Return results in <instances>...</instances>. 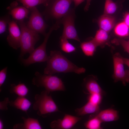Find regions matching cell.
<instances>
[{
    "instance_id": "cell-9",
    "label": "cell",
    "mask_w": 129,
    "mask_h": 129,
    "mask_svg": "<svg viewBox=\"0 0 129 129\" xmlns=\"http://www.w3.org/2000/svg\"><path fill=\"white\" fill-rule=\"evenodd\" d=\"M29 9L31 13L27 26L32 31L44 36L46 33L45 31L47 26L42 15L36 7Z\"/></svg>"
},
{
    "instance_id": "cell-33",
    "label": "cell",
    "mask_w": 129,
    "mask_h": 129,
    "mask_svg": "<svg viewBox=\"0 0 129 129\" xmlns=\"http://www.w3.org/2000/svg\"><path fill=\"white\" fill-rule=\"evenodd\" d=\"M85 0H73L75 8H76L80 4L83 2Z\"/></svg>"
},
{
    "instance_id": "cell-39",
    "label": "cell",
    "mask_w": 129,
    "mask_h": 129,
    "mask_svg": "<svg viewBox=\"0 0 129 129\" xmlns=\"http://www.w3.org/2000/svg\"></svg>"
},
{
    "instance_id": "cell-11",
    "label": "cell",
    "mask_w": 129,
    "mask_h": 129,
    "mask_svg": "<svg viewBox=\"0 0 129 129\" xmlns=\"http://www.w3.org/2000/svg\"><path fill=\"white\" fill-rule=\"evenodd\" d=\"M81 119V118L66 114L62 119L52 121L50 125L53 129H69L72 128Z\"/></svg>"
},
{
    "instance_id": "cell-8",
    "label": "cell",
    "mask_w": 129,
    "mask_h": 129,
    "mask_svg": "<svg viewBox=\"0 0 129 129\" xmlns=\"http://www.w3.org/2000/svg\"><path fill=\"white\" fill-rule=\"evenodd\" d=\"M113 73L112 77L115 82L121 81L124 86L129 82V70L124 68L122 57L118 53L113 56Z\"/></svg>"
},
{
    "instance_id": "cell-10",
    "label": "cell",
    "mask_w": 129,
    "mask_h": 129,
    "mask_svg": "<svg viewBox=\"0 0 129 129\" xmlns=\"http://www.w3.org/2000/svg\"><path fill=\"white\" fill-rule=\"evenodd\" d=\"M9 34L7 41L9 45L15 49L20 47L21 32L20 27L14 20L9 23Z\"/></svg>"
},
{
    "instance_id": "cell-25",
    "label": "cell",
    "mask_w": 129,
    "mask_h": 129,
    "mask_svg": "<svg viewBox=\"0 0 129 129\" xmlns=\"http://www.w3.org/2000/svg\"><path fill=\"white\" fill-rule=\"evenodd\" d=\"M118 4L112 0H105L104 13V14L111 15L114 13L118 8Z\"/></svg>"
},
{
    "instance_id": "cell-36",
    "label": "cell",
    "mask_w": 129,
    "mask_h": 129,
    "mask_svg": "<svg viewBox=\"0 0 129 129\" xmlns=\"http://www.w3.org/2000/svg\"><path fill=\"white\" fill-rule=\"evenodd\" d=\"M4 125L3 123L2 120L0 119V129H2L3 128Z\"/></svg>"
},
{
    "instance_id": "cell-30",
    "label": "cell",
    "mask_w": 129,
    "mask_h": 129,
    "mask_svg": "<svg viewBox=\"0 0 129 129\" xmlns=\"http://www.w3.org/2000/svg\"><path fill=\"white\" fill-rule=\"evenodd\" d=\"M7 69V67H6L1 70L0 71V89H1V87L6 78Z\"/></svg>"
},
{
    "instance_id": "cell-1",
    "label": "cell",
    "mask_w": 129,
    "mask_h": 129,
    "mask_svg": "<svg viewBox=\"0 0 129 129\" xmlns=\"http://www.w3.org/2000/svg\"><path fill=\"white\" fill-rule=\"evenodd\" d=\"M47 62V66L44 71V74L46 75L72 72L80 74L86 71L84 68L78 67L73 64L59 51H51Z\"/></svg>"
},
{
    "instance_id": "cell-29",
    "label": "cell",
    "mask_w": 129,
    "mask_h": 129,
    "mask_svg": "<svg viewBox=\"0 0 129 129\" xmlns=\"http://www.w3.org/2000/svg\"><path fill=\"white\" fill-rule=\"evenodd\" d=\"M1 17L0 20V34L5 32L7 25L11 21L8 16Z\"/></svg>"
},
{
    "instance_id": "cell-17",
    "label": "cell",
    "mask_w": 129,
    "mask_h": 129,
    "mask_svg": "<svg viewBox=\"0 0 129 129\" xmlns=\"http://www.w3.org/2000/svg\"><path fill=\"white\" fill-rule=\"evenodd\" d=\"M99 105L88 101L83 107L76 109L75 111L78 116H83L89 114H96L100 111Z\"/></svg>"
},
{
    "instance_id": "cell-37",
    "label": "cell",
    "mask_w": 129,
    "mask_h": 129,
    "mask_svg": "<svg viewBox=\"0 0 129 129\" xmlns=\"http://www.w3.org/2000/svg\"><path fill=\"white\" fill-rule=\"evenodd\" d=\"M124 0H120L121 2H122L124 1Z\"/></svg>"
},
{
    "instance_id": "cell-7",
    "label": "cell",
    "mask_w": 129,
    "mask_h": 129,
    "mask_svg": "<svg viewBox=\"0 0 129 129\" xmlns=\"http://www.w3.org/2000/svg\"><path fill=\"white\" fill-rule=\"evenodd\" d=\"M75 15L74 9L70 8L66 13L60 19L61 24L64 26L60 37L68 39H73L80 42L75 25Z\"/></svg>"
},
{
    "instance_id": "cell-5",
    "label": "cell",
    "mask_w": 129,
    "mask_h": 129,
    "mask_svg": "<svg viewBox=\"0 0 129 129\" xmlns=\"http://www.w3.org/2000/svg\"><path fill=\"white\" fill-rule=\"evenodd\" d=\"M49 93L45 90L35 95L33 108L38 115L45 117L51 113L59 111L56 105Z\"/></svg>"
},
{
    "instance_id": "cell-27",
    "label": "cell",
    "mask_w": 129,
    "mask_h": 129,
    "mask_svg": "<svg viewBox=\"0 0 129 129\" xmlns=\"http://www.w3.org/2000/svg\"><path fill=\"white\" fill-rule=\"evenodd\" d=\"M112 42L116 44L120 45L124 51L129 54V42L122 38H115Z\"/></svg>"
},
{
    "instance_id": "cell-16",
    "label": "cell",
    "mask_w": 129,
    "mask_h": 129,
    "mask_svg": "<svg viewBox=\"0 0 129 129\" xmlns=\"http://www.w3.org/2000/svg\"><path fill=\"white\" fill-rule=\"evenodd\" d=\"M31 103L25 97L18 96L14 101H10L11 106L24 112L26 114L30 108Z\"/></svg>"
},
{
    "instance_id": "cell-22",
    "label": "cell",
    "mask_w": 129,
    "mask_h": 129,
    "mask_svg": "<svg viewBox=\"0 0 129 129\" xmlns=\"http://www.w3.org/2000/svg\"><path fill=\"white\" fill-rule=\"evenodd\" d=\"M114 31L116 35L121 38L126 37L129 36V27L123 21L116 26Z\"/></svg>"
},
{
    "instance_id": "cell-24",
    "label": "cell",
    "mask_w": 129,
    "mask_h": 129,
    "mask_svg": "<svg viewBox=\"0 0 129 129\" xmlns=\"http://www.w3.org/2000/svg\"><path fill=\"white\" fill-rule=\"evenodd\" d=\"M60 39V46L61 50L67 53L75 51L76 48L68 42L67 39L61 37Z\"/></svg>"
},
{
    "instance_id": "cell-28",
    "label": "cell",
    "mask_w": 129,
    "mask_h": 129,
    "mask_svg": "<svg viewBox=\"0 0 129 129\" xmlns=\"http://www.w3.org/2000/svg\"><path fill=\"white\" fill-rule=\"evenodd\" d=\"M102 95L98 93L90 94L88 99V101L92 103L99 105L102 100Z\"/></svg>"
},
{
    "instance_id": "cell-32",
    "label": "cell",
    "mask_w": 129,
    "mask_h": 129,
    "mask_svg": "<svg viewBox=\"0 0 129 129\" xmlns=\"http://www.w3.org/2000/svg\"><path fill=\"white\" fill-rule=\"evenodd\" d=\"M123 21L129 27V12L124 15Z\"/></svg>"
},
{
    "instance_id": "cell-38",
    "label": "cell",
    "mask_w": 129,
    "mask_h": 129,
    "mask_svg": "<svg viewBox=\"0 0 129 129\" xmlns=\"http://www.w3.org/2000/svg\"><path fill=\"white\" fill-rule=\"evenodd\" d=\"M128 41L129 42V40Z\"/></svg>"
},
{
    "instance_id": "cell-23",
    "label": "cell",
    "mask_w": 129,
    "mask_h": 129,
    "mask_svg": "<svg viewBox=\"0 0 129 129\" xmlns=\"http://www.w3.org/2000/svg\"><path fill=\"white\" fill-rule=\"evenodd\" d=\"M102 122L98 118L92 115L89 120L86 122L85 126L86 128L89 129H101V124Z\"/></svg>"
},
{
    "instance_id": "cell-15",
    "label": "cell",
    "mask_w": 129,
    "mask_h": 129,
    "mask_svg": "<svg viewBox=\"0 0 129 129\" xmlns=\"http://www.w3.org/2000/svg\"><path fill=\"white\" fill-rule=\"evenodd\" d=\"M22 118L23 121V123H19L15 124L14 129H42V128L38 120L29 117L26 118L23 117Z\"/></svg>"
},
{
    "instance_id": "cell-21",
    "label": "cell",
    "mask_w": 129,
    "mask_h": 129,
    "mask_svg": "<svg viewBox=\"0 0 129 129\" xmlns=\"http://www.w3.org/2000/svg\"><path fill=\"white\" fill-rule=\"evenodd\" d=\"M28 89L23 83H20L17 85L11 84L10 90V92L12 94L15 93L19 96L25 97L27 94Z\"/></svg>"
},
{
    "instance_id": "cell-35",
    "label": "cell",
    "mask_w": 129,
    "mask_h": 129,
    "mask_svg": "<svg viewBox=\"0 0 129 129\" xmlns=\"http://www.w3.org/2000/svg\"><path fill=\"white\" fill-rule=\"evenodd\" d=\"M122 59L124 64L129 67V59L122 57Z\"/></svg>"
},
{
    "instance_id": "cell-6",
    "label": "cell",
    "mask_w": 129,
    "mask_h": 129,
    "mask_svg": "<svg viewBox=\"0 0 129 129\" xmlns=\"http://www.w3.org/2000/svg\"><path fill=\"white\" fill-rule=\"evenodd\" d=\"M32 84L37 87H43L49 93L56 91H63L65 88L62 80L55 75H43L36 71L32 81Z\"/></svg>"
},
{
    "instance_id": "cell-20",
    "label": "cell",
    "mask_w": 129,
    "mask_h": 129,
    "mask_svg": "<svg viewBox=\"0 0 129 129\" xmlns=\"http://www.w3.org/2000/svg\"><path fill=\"white\" fill-rule=\"evenodd\" d=\"M80 46L84 54L87 56H93L98 47L92 39L82 42Z\"/></svg>"
},
{
    "instance_id": "cell-19",
    "label": "cell",
    "mask_w": 129,
    "mask_h": 129,
    "mask_svg": "<svg viewBox=\"0 0 129 129\" xmlns=\"http://www.w3.org/2000/svg\"><path fill=\"white\" fill-rule=\"evenodd\" d=\"M109 36L108 32L99 29L96 32L92 40L98 46L104 47L106 45H109Z\"/></svg>"
},
{
    "instance_id": "cell-12",
    "label": "cell",
    "mask_w": 129,
    "mask_h": 129,
    "mask_svg": "<svg viewBox=\"0 0 129 129\" xmlns=\"http://www.w3.org/2000/svg\"><path fill=\"white\" fill-rule=\"evenodd\" d=\"M97 77L89 75L86 77L83 80V84L85 88L90 94L98 93L102 95L104 92L97 82Z\"/></svg>"
},
{
    "instance_id": "cell-14",
    "label": "cell",
    "mask_w": 129,
    "mask_h": 129,
    "mask_svg": "<svg viewBox=\"0 0 129 129\" xmlns=\"http://www.w3.org/2000/svg\"><path fill=\"white\" fill-rule=\"evenodd\" d=\"M93 115L102 122H110L117 120L119 118L118 112L112 109H108L99 112Z\"/></svg>"
},
{
    "instance_id": "cell-18",
    "label": "cell",
    "mask_w": 129,
    "mask_h": 129,
    "mask_svg": "<svg viewBox=\"0 0 129 129\" xmlns=\"http://www.w3.org/2000/svg\"><path fill=\"white\" fill-rule=\"evenodd\" d=\"M29 9L24 6L15 7L10 11L9 14L14 19L19 21H23L27 18Z\"/></svg>"
},
{
    "instance_id": "cell-13",
    "label": "cell",
    "mask_w": 129,
    "mask_h": 129,
    "mask_svg": "<svg viewBox=\"0 0 129 129\" xmlns=\"http://www.w3.org/2000/svg\"><path fill=\"white\" fill-rule=\"evenodd\" d=\"M115 23V19L114 17L104 14L100 16L97 20L100 29L108 33L113 28Z\"/></svg>"
},
{
    "instance_id": "cell-3",
    "label": "cell",
    "mask_w": 129,
    "mask_h": 129,
    "mask_svg": "<svg viewBox=\"0 0 129 129\" xmlns=\"http://www.w3.org/2000/svg\"><path fill=\"white\" fill-rule=\"evenodd\" d=\"M61 24L59 20L56 21L55 23L51 27L48 32L44 36V41L41 44L35 49L27 58L22 59V62L24 65L27 66L34 63L47 61L49 57L46 50L48 41L52 32L59 28Z\"/></svg>"
},
{
    "instance_id": "cell-4",
    "label": "cell",
    "mask_w": 129,
    "mask_h": 129,
    "mask_svg": "<svg viewBox=\"0 0 129 129\" xmlns=\"http://www.w3.org/2000/svg\"><path fill=\"white\" fill-rule=\"evenodd\" d=\"M18 24L21 32L20 56L22 58L26 54L32 53L40 37L38 33L27 27L24 21H19Z\"/></svg>"
},
{
    "instance_id": "cell-31",
    "label": "cell",
    "mask_w": 129,
    "mask_h": 129,
    "mask_svg": "<svg viewBox=\"0 0 129 129\" xmlns=\"http://www.w3.org/2000/svg\"><path fill=\"white\" fill-rule=\"evenodd\" d=\"M10 101L8 97H5L4 100L0 102V110H6L8 109V105L9 104Z\"/></svg>"
},
{
    "instance_id": "cell-34",
    "label": "cell",
    "mask_w": 129,
    "mask_h": 129,
    "mask_svg": "<svg viewBox=\"0 0 129 129\" xmlns=\"http://www.w3.org/2000/svg\"><path fill=\"white\" fill-rule=\"evenodd\" d=\"M91 0H86V3L84 8V10L85 11L88 10Z\"/></svg>"
},
{
    "instance_id": "cell-26",
    "label": "cell",
    "mask_w": 129,
    "mask_h": 129,
    "mask_svg": "<svg viewBox=\"0 0 129 129\" xmlns=\"http://www.w3.org/2000/svg\"><path fill=\"white\" fill-rule=\"evenodd\" d=\"M21 3L24 6L29 9L42 4L45 5L47 0H17Z\"/></svg>"
},
{
    "instance_id": "cell-2",
    "label": "cell",
    "mask_w": 129,
    "mask_h": 129,
    "mask_svg": "<svg viewBox=\"0 0 129 129\" xmlns=\"http://www.w3.org/2000/svg\"><path fill=\"white\" fill-rule=\"evenodd\" d=\"M73 0H48L43 13L46 20L60 19L68 11Z\"/></svg>"
}]
</instances>
